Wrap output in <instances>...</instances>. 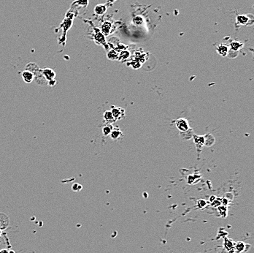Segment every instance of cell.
Returning a JSON list of instances; mask_svg holds the SVG:
<instances>
[{
    "instance_id": "cell-11",
    "label": "cell",
    "mask_w": 254,
    "mask_h": 253,
    "mask_svg": "<svg viewBox=\"0 0 254 253\" xmlns=\"http://www.w3.org/2000/svg\"><path fill=\"white\" fill-rule=\"evenodd\" d=\"M113 128L111 124H107V125H105L103 128H102V132H103L104 135L105 136L109 135L111 133L112 131H113Z\"/></svg>"
},
{
    "instance_id": "cell-23",
    "label": "cell",
    "mask_w": 254,
    "mask_h": 253,
    "mask_svg": "<svg viewBox=\"0 0 254 253\" xmlns=\"http://www.w3.org/2000/svg\"><path fill=\"white\" fill-rule=\"evenodd\" d=\"M9 253H15L13 251H9Z\"/></svg>"
},
{
    "instance_id": "cell-19",
    "label": "cell",
    "mask_w": 254,
    "mask_h": 253,
    "mask_svg": "<svg viewBox=\"0 0 254 253\" xmlns=\"http://www.w3.org/2000/svg\"><path fill=\"white\" fill-rule=\"evenodd\" d=\"M240 47H241V45H239V46L238 43H232V45H231V48H232L233 50L234 51H237Z\"/></svg>"
},
{
    "instance_id": "cell-18",
    "label": "cell",
    "mask_w": 254,
    "mask_h": 253,
    "mask_svg": "<svg viewBox=\"0 0 254 253\" xmlns=\"http://www.w3.org/2000/svg\"><path fill=\"white\" fill-rule=\"evenodd\" d=\"M206 205H207V202H206L204 200H199V201H198V206H199L200 209L204 208Z\"/></svg>"
},
{
    "instance_id": "cell-5",
    "label": "cell",
    "mask_w": 254,
    "mask_h": 253,
    "mask_svg": "<svg viewBox=\"0 0 254 253\" xmlns=\"http://www.w3.org/2000/svg\"><path fill=\"white\" fill-rule=\"evenodd\" d=\"M22 78L24 81V82L26 84H30L31 82H32L33 80L34 79V76L32 73L28 71V70H25L21 74Z\"/></svg>"
},
{
    "instance_id": "cell-1",
    "label": "cell",
    "mask_w": 254,
    "mask_h": 253,
    "mask_svg": "<svg viewBox=\"0 0 254 253\" xmlns=\"http://www.w3.org/2000/svg\"><path fill=\"white\" fill-rule=\"evenodd\" d=\"M175 124H176L177 128L180 132H184V131H186L187 129L190 128L188 120L184 118H178L176 121V122H175Z\"/></svg>"
},
{
    "instance_id": "cell-7",
    "label": "cell",
    "mask_w": 254,
    "mask_h": 253,
    "mask_svg": "<svg viewBox=\"0 0 254 253\" xmlns=\"http://www.w3.org/2000/svg\"><path fill=\"white\" fill-rule=\"evenodd\" d=\"M180 135L181 137V138L184 139V140H189V139L192 138L193 135H194V130L191 128H189L188 129H187L186 131L184 132H180Z\"/></svg>"
},
{
    "instance_id": "cell-24",
    "label": "cell",
    "mask_w": 254,
    "mask_h": 253,
    "mask_svg": "<svg viewBox=\"0 0 254 253\" xmlns=\"http://www.w3.org/2000/svg\"><path fill=\"white\" fill-rule=\"evenodd\" d=\"M0 233H1V230H0Z\"/></svg>"
},
{
    "instance_id": "cell-9",
    "label": "cell",
    "mask_w": 254,
    "mask_h": 253,
    "mask_svg": "<svg viewBox=\"0 0 254 253\" xmlns=\"http://www.w3.org/2000/svg\"><path fill=\"white\" fill-rule=\"evenodd\" d=\"M103 118L104 119H105V121H106L107 123H108V124H112V123L114 122V121H116L115 118L113 117L111 110H106V111L104 113Z\"/></svg>"
},
{
    "instance_id": "cell-16",
    "label": "cell",
    "mask_w": 254,
    "mask_h": 253,
    "mask_svg": "<svg viewBox=\"0 0 254 253\" xmlns=\"http://www.w3.org/2000/svg\"><path fill=\"white\" fill-rule=\"evenodd\" d=\"M82 189H83L82 185H80V184H78V183L74 184V185H72V190L73 191H75V192H79V191H81Z\"/></svg>"
},
{
    "instance_id": "cell-20",
    "label": "cell",
    "mask_w": 254,
    "mask_h": 253,
    "mask_svg": "<svg viewBox=\"0 0 254 253\" xmlns=\"http://www.w3.org/2000/svg\"><path fill=\"white\" fill-rule=\"evenodd\" d=\"M222 203H223V204L227 205V204H228V201H227V199H226V198H224V199L223 200V201H222Z\"/></svg>"
},
{
    "instance_id": "cell-21",
    "label": "cell",
    "mask_w": 254,
    "mask_h": 253,
    "mask_svg": "<svg viewBox=\"0 0 254 253\" xmlns=\"http://www.w3.org/2000/svg\"><path fill=\"white\" fill-rule=\"evenodd\" d=\"M0 253H9V252L7 250V249H2V250L0 251Z\"/></svg>"
},
{
    "instance_id": "cell-10",
    "label": "cell",
    "mask_w": 254,
    "mask_h": 253,
    "mask_svg": "<svg viewBox=\"0 0 254 253\" xmlns=\"http://www.w3.org/2000/svg\"><path fill=\"white\" fill-rule=\"evenodd\" d=\"M122 135L123 133L121 132V131L119 129H118V128L115 129H113V131L111 132V133L110 134V137H111V138L113 139V140H118Z\"/></svg>"
},
{
    "instance_id": "cell-12",
    "label": "cell",
    "mask_w": 254,
    "mask_h": 253,
    "mask_svg": "<svg viewBox=\"0 0 254 253\" xmlns=\"http://www.w3.org/2000/svg\"><path fill=\"white\" fill-rule=\"evenodd\" d=\"M110 29H111V24H110V23L106 22V23L104 24V25L102 26V32L106 35H108L110 32Z\"/></svg>"
},
{
    "instance_id": "cell-6",
    "label": "cell",
    "mask_w": 254,
    "mask_h": 253,
    "mask_svg": "<svg viewBox=\"0 0 254 253\" xmlns=\"http://www.w3.org/2000/svg\"><path fill=\"white\" fill-rule=\"evenodd\" d=\"M193 138H194V143L196 144V146L197 148L198 151H201L202 146H204V136L194 135Z\"/></svg>"
},
{
    "instance_id": "cell-4",
    "label": "cell",
    "mask_w": 254,
    "mask_h": 253,
    "mask_svg": "<svg viewBox=\"0 0 254 253\" xmlns=\"http://www.w3.org/2000/svg\"><path fill=\"white\" fill-rule=\"evenodd\" d=\"M42 76H44V78H45L46 81H52V80H54V78H55L56 77V73L55 72L53 71V70H51V69L49 68H46L45 69V70H43L42 71Z\"/></svg>"
},
{
    "instance_id": "cell-3",
    "label": "cell",
    "mask_w": 254,
    "mask_h": 253,
    "mask_svg": "<svg viewBox=\"0 0 254 253\" xmlns=\"http://www.w3.org/2000/svg\"><path fill=\"white\" fill-rule=\"evenodd\" d=\"M10 224L9 217L4 213L0 212V230H5L8 228Z\"/></svg>"
},
{
    "instance_id": "cell-13",
    "label": "cell",
    "mask_w": 254,
    "mask_h": 253,
    "mask_svg": "<svg viewBox=\"0 0 254 253\" xmlns=\"http://www.w3.org/2000/svg\"><path fill=\"white\" fill-rule=\"evenodd\" d=\"M105 11H106V7L105 5H97L95 7V12L98 15H102V14L105 13Z\"/></svg>"
},
{
    "instance_id": "cell-17",
    "label": "cell",
    "mask_w": 254,
    "mask_h": 253,
    "mask_svg": "<svg viewBox=\"0 0 254 253\" xmlns=\"http://www.w3.org/2000/svg\"><path fill=\"white\" fill-rule=\"evenodd\" d=\"M129 57V53L128 52V51H124L121 53V54L120 55V57H119V59H121V60H124V59H127Z\"/></svg>"
},
{
    "instance_id": "cell-2",
    "label": "cell",
    "mask_w": 254,
    "mask_h": 253,
    "mask_svg": "<svg viewBox=\"0 0 254 253\" xmlns=\"http://www.w3.org/2000/svg\"><path fill=\"white\" fill-rule=\"evenodd\" d=\"M113 117L115 118L116 121L122 119L125 116V110L121 108H116V107H112L111 110Z\"/></svg>"
},
{
    "instance_id": "cell-15",
    "label": "cell",
    "mask_w": 254,
    "mask_h": 253,
    "mask_svg": "<svg viewBox=\"0 0 254 253\" xmlns=\"http://www.w3.org/2000/svg\"><path fill=\"white\" fill-rule=\"evenodd\" d=\"M218 54H220L221 56H223V57H225V56H226V54H227L228 53V49L226 46H219V47L218 48Z\"/></svg>"
},
{
    "instance_id": "cell-14",
    "label": "cell",
    "mask_w": 254,
    "mask_h": 253,
    "mask_svg": "<svg viewBox=\"0 0 254 253\" xmlns=\"http://www.w3.org/2000/svg\"><path fill=\"white\" fill-rule=\"evenodd\" d=\"M108 58L111 59V60H116V59H119V54L116 51H110L108 54Z\"/></svg>"
},
{
    "instance_id": "cell-8",
    "label": "cell",
    "mask_w": 254,
    "mask_h": 253,
    "mask_svg": "<svg viewBox=\"0 0 254 253\" xmlns=\"http://www.w3.org/2000/svg\"><path fill=\"white\" fill-rule=\"evenodd\" d=\"M215 143V138L211 134H207L204 136V146H211Z\"/></svg>"
},
{
    "instance_id": "cell-22",
    "label": "cell",
    "mask_w": 254,
    "mask_h": 253,
    "mask_svg": "<svg viewBox=\"0 0 254 253\" xmlns=\"http://www.w3.org/2000/svg\"><path fill=\"white\" fill-rule=\"evenodd\" d=\"M211 197H212V198H210V201H211V202H212V200H213V201L215 200V196H211Z\"/></svg>"
}]
</instances>
